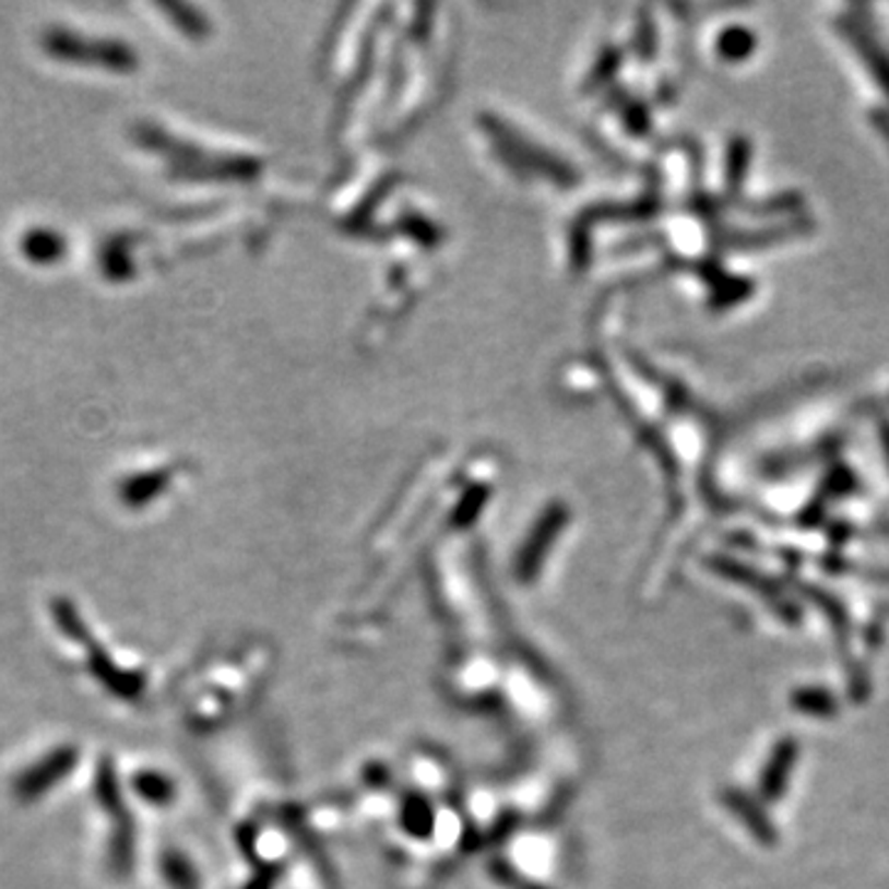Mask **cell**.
<instances>
[{"mask_svg":"<svg viewBox=\"0 0 889 889\" xmlns=\"http://www.w3.org/2000/svg\"><path fill=\"white\" fill-rule=\"evenodd\" d=\"M74 763H78V749L72 746H60V749H52L47 756H43L40 761H35L33 766L17 775L13 783V793L17 801L33 803L37 798H43L45 793H50L52 786H58L60 781L68 779L72 773Z\"/></svg>","mask_w":889,"mask_h":889,"instance_id":"cell-1","label":"cell"}]
</instances>
